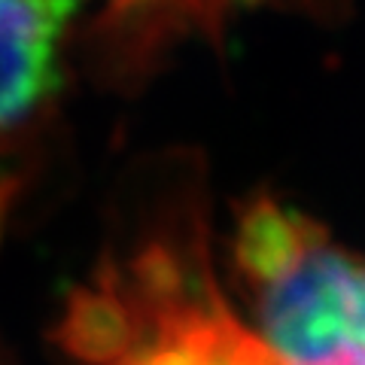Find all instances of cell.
Wrapping results in <instances>:
<instances>
[{
	"mask_svg": "<svg viewBox=\"0 0 365 365\" xmlns=\"http://www.w3.org/2000/svg\"><path fill=\"white\" fill-rule=\"evenodd\" d=\"M232 268L280 365H365V253L259 195L237 213Z\"/></svg>",
	"mask_w": 365,
	"mask_h": 365,
	"instance_id": "obj_1",
	"label": "cell"
},
{
	"mask_svg": "<svg viewBox=\"0 0 365 365\" xmlns=\"http://www.w3.org/2000/svg\"><path fill=\"white\" fill-rule=\"evenodd\" d=\"M101 274L131 307L137 338L113 365H280L213 287L201 241H150Z\"/></svg>",
	"mask_w": 365,
	"mask_h": 365,
	"instance_id": "obj_2",
	"label": "cell"
},
{
	"mask_svg": "<svg viewBox=\"0 0 365 365\" xmlns=\"http://www.w3.org/2000/svg\"><path fill=\"white\" fill-rule=\"evenodd\" d=\"M79 0H0V182L19 180L31 125L58 91V61Z\"/></svg>",
	"mask_w": 365,
	"mask_h": 365,
	"instance_id": "obj_3",
	"label": "cell"
},
{
	"mask_svg": "<svg viewBox=\"0 0 365 365\" xmlns=\"http://www.w3.org/2000/svg\"><path fill=\"white\" fill-rule=\"evenodd\" d=\"M137 323L119 289L95 274V283L76 287L52 329V341L76 365H113L131 350Z\"/></svg>",
	"mask_w": 365,
	"mask_h": 365,
	"instance_id": "obj_4",
	"label": "cell"
},
{
	"mask_svg": "<svg viewBox=\"0 0 365 365\" xmlns=\"http://www.w3.org/2000/svg\"><path fill=\"white\" fill-rule=\"evenodd\" d=\"M225 0H116L113 16H119L128 25H143L146 16H180V19H204L213 21Z\"/></svg>",
	"mask_w": 365,
	"mask_h": 365,
	"instance_id": "obj_5",
	"label": "cell"
},
{
	"mask_svg": "<svg viewBox=\"0 0 365 365\" xmlns=\"http://www.w3.org/2000/svg\"><path fill=\"white\" fill-rule=\"evenodd\" d=\"M0 365H6V362H4V359H0Z\"/></svg>",
	"mask_w": 365,
	"mask_h": 365,
	"instance_id": "obj_6",
	"label": "cell"
}]
</instances>
